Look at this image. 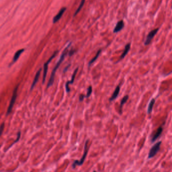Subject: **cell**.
Here are the masks:
<instances>
[{"label": "cell", "instance_id": "23", "mask_svg": "<svg viewBox=\"0 0 172 172\" xmlns=\"http://www.w3.org/2000/svg\"><path fill=\"white\" fill-rule=\"evenodd\" d=\"M75 50H71V51H70V52H69V56H72L73 55V54H74V53H75Z\"/></svg>", "mask_w": 172, "mask_h": 172}, {"label": "cell", "instance_id": "20", "mask_svg": "<svg viewBox=\"0 0 172 172\" xmlns=\"http://www.w3.org/2000/svg\"><path fill=\"white\" fill-rule=\"evenodd\" d=\"M4 123H2V125H1V126H0V136H1L2 133H3V131L4 130Z\"/></svg>", "mask_w": 172, "mask_h": 172}, {"label": "cell", "instance_id": "5", "mask_svg": "<svg viewBox=\"0 0 172 172\" xmlns=\"http://www.w3.org/2000/svg\"><path fill=\"white\" fill-rule=\"evenodd\" d=\"M58 53V51H56L54 52L53 55L50 57V58L44 64V74H43V79H42V83L44 84L45 82V78H46V74H47V72H48V65L50 63V62L55 57V56H56V54Z\"/></svg>", "mask_w": 172, "mask_h": 172}, {"label": "cell", "instance_id": "14", "mask_svg": "<svg viewBox=\"0 0 172 172\" xmlns=\"http://www.w3.org/2000/svg\"><path fill=\"white\" fill-rule=\"evenodd\" d=\"M128 99H129V96L128 95H125V96H124V97H123V99H122V100H121V103H120V114H122V108H123V105L127 102Z\"/></svg>", "mask_w": 172, "mask_h": 172}, {"label": "cell", "instance_id": "1", "mask_svg": "<svg viewBox=\"0 0 172 172\" xmlns=\"http://www.w3.org/2000/svg\"><path fill=\"white\" fill-rule=\"evenodd\" d=\"M71 44V43L70 42V44L68 45V46L66 47V48L65 49V50H64L63 52L62 55L61 56V57L60 58L59 60V61L58 62L57 64H56V65L55 66V67H54V68L53 71H52V73L51 74V75H50V79L49 80V82L48 83V85H47V88H49L50 87V86H52L53 84V83H54V75H55V74H56V72L57 71V69H58V68L60 67V65L61 64V63H62V62L63 61V60H64V59L65 58V56H66V54H67V53H68V48H69V46H70V45Z\"/></svg>", "mask_w": 172, "mask_h": 172}, {"label": "cell", "instance_id": "12", "mask_svg": "<svg viewBox=\"0 0 172 172\" xmlns=\"http://www.w3.org/2000/svg\"><path fill=\"white\" fill-rule=\"evenodd\" d=\"M41 69H40L37 72L36 75V76H35V77H34V79L33 80V82L32 83V85H31V90H32L33 88V87H34V86L36 85V84L37 83V82L38 81V79H39V77H40V75L41 74Z\"/></svg>", "mask_w": 172, "mask_h": 172}, {"label": "cell", "instance_id": "15", "mask_svg": "<svg viewBox=\"0 0 172 172\" xmlns=\"http://www.w3.org/2000/svg\"><path fill=\"white\" fill-rule=\"evenodd\" d=\"M24 51V49H21V50H18V51H17L16 52V53L14 54V57H13V63H14L15 62H16L18 60L19 57H20V56L21 55V54Z\"/></svg>", "mask_w": 172, "mask_h": 172}, {"label": "cell", "instance_id": "2", "mask_svg": "<svg viewBox=\"0 0 172 172\" xmlns=\"http://www.w3.org/2000/svg\"><path fill=\"white\" fill-rule=\"evenodd\" d=\"M89 142V140L87 139L84 145V152L83 155H82V157L81 158L80 161H78V160H75L72 164V167L73 169H75V167L77 166H82L83 164L85 159L86 158L87 154H88V143Z\"/></svg>", "mask_w": 172, "mask_h": 172}, {"label": "cell", "instance_id": "6", "mask_svg": "<svg viewBox=\"0 0 172 172\" xmlns=\"http://www.w3.org/2000/svg\"><path fill=\"white\" fill-rule=\"evenodd\" d=\"M158 30H159L158 28L154 29V30H151L150 32L148 33V36H147L146 40H145V42H144V45H147L150 44L152 40L153 39L154 37L155 36V35L158 32Z\"/></svg>", "mask_w": 172, "mask_h": 172}, {"label": "cell", "instance_id": "22", "mask_svg": "<svg viewBox=\"0 0 172 172\" xmlns=\"http://www.w3.org/2000/svg\"><path fill=\"white\" fill-rule=\"evenodd\" d=\"M85 97V95H81L79 96V101H82L84 100V99Z\"/></svg>", "mask_w": 172, "mask_h": 172}, {"label": "cell", "instance_id": "21", "mask_svg": "<svg viewBox=\"0 0 172 172\" xmlns=\"http://www.w3.org/2000/svg\"><path fill=\"white\" fill-rule=\"evenodd\" d=\"M20 136H21V132H19L18 133V134H17V138L16 139V140H15V141L12 144V145L10 146V147L12 146V145H13V144H14L15 142H17V141H18L19 140V139H20Z\"/></svg>", "mask_w": 172, "mask_h": 172}, {"label": "cell", "instance_id": "4", "mask_svg": "<svg viewBox=\"0 0 172 172\" xmlns=\"http://www.w3.org/2000/svg\"><path fill=\"white\" fill-rule=\"evenodd\" d=\"M162 141H158L155 144L151 147L149 150V154H148V158H154V156L158 154V152L160 150Z\"/></svg>", "mask_w": 172, "mask_h": 172}, {"label": "cell", "instance_id": "3", "mask_svg": "<svg viewBox=\"0 0 172 172\" xmlns=\"http://www.w3.org/2000/svg\"><path fill=\"white\" fill-rule=\"evenodd\" d=\"M18 86H19V84L17 86H16L15 89H14L12 96V98H11V101L10 102L9 105L8 107V109H7V115H8L10 114V113L11 112L12 110V109L13 108L14 104L15 103L16 100L17 96V91H18Z\"/></svg>", "mask_w": 172, "mask_h": 172}, {"label": "cell", "instance_id": "16", "mask_svg": "<svg viewBox=\"0 0 172 172\" xmlns=\"http://www.w3.org/2000/svg\"><path fill=\"white\" fill-rule=\"evenodd\" d=\"M155 100L154 99H152L150 100V103H149V104H148V106L147 114H149L152 112V109H153V107L154 106V104H155Z\"/></svg>", "mask_w": 172, "mask_h": 172}, {"label": "cell", "instance_id": "24", "mask_svg": "<svg viewBox=\"0 0 172 172\" xmlns=\"http://www.w3.org/2000/svg\"><path fill=\"white\" fill-rule=\"evenodd\" d=\"M70 64H69L68 66H67V67H66L65 68V69L64 70V73H65V72L67 71V70H68V69L69 68V67H70Z\"/></svg>", "mask_w": 172, "mask_h": 172}, {"label": "cell", "instance_id": "19", "mask_svg": "<svg viewBox=\"0 0 172 172\" xmlns=\"http://www.w3.org/2000/svg\"><path fill=\"white\" fill-rule=\"evenodd\" d=\"M92 92V87L91 86H89V87L87 89V94L86 95H85V97H89L91 95V93Z\"/></svg>", "mask_w": 172, "mask_h": 172}, {"label": "cell", "instance_id": "10", "mask_svg": "<svg viewBox=\"0 0 172 172\" xmlns=\"http://www.w3.org/2000/svg\"><path fill=\"white\" fill-rule=\"evenodd\" d=\"M124 21L123 20L119 21L117 23V24L114 29V30H113V32L114 33H118L124 28Z\"/></svg>", "mask_w": 172, "mask_h": 172}, {"label": "cell", "instance_id": "11", "mask_svg": "<svg viewBox=\"0 0 172 172\" xmlns=\"http://www.w3.org/2000/svg\"><path fill=\"white\" fill-rule=\"evenodd\" d=\"M120 85H118L115 88L112 95L110 97V99H109V101H112L113 100H115L117 97H118L119 94V92H120Z\"/></svg>", "mask_w": 172, "mask_h": 172}, {"label": "cell", "instance_id": "7", "mask_svg": "<svg viewBox=\"0 0 172 172\" xmlns=\"http://www.w3.org/2000/svg\"><path fill=\"white\" fill-rule=\"evenodd\" d=\"M78 68H77L75 70H74V73L73 74V75L72 76V78H71V80L70 81H67V83H66V85H65V87H66V91H67V92H69L70 91V88H69V84H72L73 83L74 81V80H75V77H76V75L77 74V73L78 72Z\"/></svg>", "mask_w": 172, "mask_h": 172}, {"label": "cell", "instance_id": "18", "mask_svg": "<svg viewBox=\"0 0 172 172\" xmlns=\"http://www.w3.org/2000/svg\"><path fill=\"white\" fill-rule=\"evenodd\" d=\"M85 2V0H81V1L80 2V4L79 7H78L77 9L76 10L75 13H74V17H75V16H76L78 14V13H79V12L81 11V9L82 8V7H83V6L84 5Z\"/></svg>", "mask_w": 172, "mask_h": 172}, {"label": "cell", "instance_id": "8", "mask_svg": "<svg viewBox=\"0 0 172 172\" xmlns=\"http://www.w3.org/2000/svg\"><path fill=\"white\" fill-rule=\"evenodd\" d=\"M67 9L66 7H63L61 9V10L54 17V19H53V23H55L56 22H57L61 18V17H62L64 13L65 12V11Z\"/></svg>", "mask_w": 172, "mask_h": 172}, {"label": "cell", "instance_id": "9", "mask_svg": "<svg viewBox=\"0 0 172 172\" xmlns=\"http://www.w3.org/2000/svg\"><path fill=\"white\" fill-rule=\"evenodd\" d=\"M163 131V129L162 127H159L156 131L155 132V133L154 134V135L152 136V137L151 139V142H154V141H155L158 138H159V137L161 136V135L162 134V132Z\"/></svg>", "mask_w": 172, "mask_h": 172}, {"label": "cell", "instance_id": "17", "mask_svg": "<svg viewBox=\"0 0 172 172\" xmlns=\"http://www.w3.org/2000/svg\"><path fill=\"white\" fill-rule=\"evenodd\" d=\"M101 52V50H98V51H97L96 54H95V57H94V58H93L91 61H90V62H89V63H88V66H89V67L97 60V59L98 58V57L100 56V54Z\"/></svg>", "mask_w": 172, "mask_h": 172}, {"label": "cell", "instance_id": "13", "mask_svg": "<svg viewBox=\"0 0 172 172\" xmlns=\"http://www.w3.org/2000/svg\"><path fill=\"white\" fill-rule=\"evenodd\" d=\"M130 49V44H127L125 47L124 50L123 52L122 55H121L120 57V60L123 59H124L125 57V56L127 55V54H128L129 51Z\"/></svg>", "mask_w": 172, "mask_h": 172}]
</instances>
